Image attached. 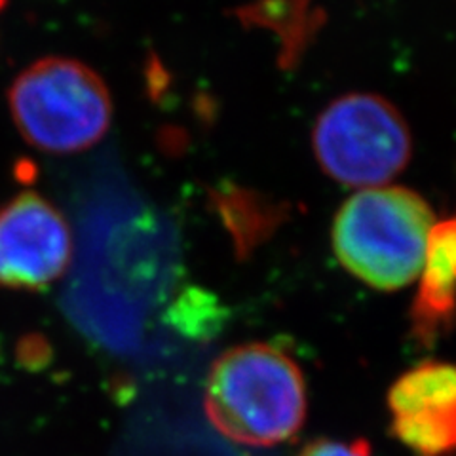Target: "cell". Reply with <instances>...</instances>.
I'll use <instances>...</instances> for the list:
<instances>
[{
	"label": "cell",
	"mask_w": 456,
	"mask_h": 456,
	"mask_svg": "<svg viewBox=\"0 0 456 456\" xmlns=\"http://www.w3.org/2000/svg\"><path fill=\"white\" fill-rule=\"evenodd\" d=\"M206 415L217 430L253 447L291 439L306 417V387L298 365L281 350L251 342L213 362L204 395Z\"/></svg>",
	"instance_id": "obj_1"
},
{
	"label": "cell",
	"mask_w": 456,
	"mask_h": 456,
	"mask_svg": "<svg viewBox=\"0 0 456 456\" xmlns=\"http://www.w3.org/2000/svg\"><path fill=\"white\" fill-rule=\"evenodd\" d=\"M434 211L415 191L370 187L355 192L333 223V249L350 274L382 291L415 280L424 265Z\"/></svg>",
	"instance_id": "obj_2"
},
{
	"label": "cell",
	"mask_w": 456,
	"mask_h": 456,
	"mask_svg": "<svg viewBox=\"0 0 456 456\" xmlns=\"http://www.w3.org/2000/svg\"><path fill=\"white\" fill-rule=\"evenodd\" d=\"M8 109L20 135L48 154L88 151L112 122V99L92 67L50 55L25 67L8 90Z\"/></svg>",
	"instance_id": "obj_3"
},
{
	"label": "cell",
	"mask_w": 456,
	"mask_h": 456,
	"mask_svg": "<svg viewBox=\"0 0 456 456\" xmlns=\"http://www.w3.org/2000/svg\"><path fill=\"white\" fill-rule=\"evenodd\" d=\"M312 147L320 167L346 187H382L411 160L407 120L387 97L346 94L318 117Z\"/></svg>",
	"instance_id": "obj_4"
},
{
	"label": "cell",
	"mask_w": 456,
	"mask_h": 456,
	"mask_svg": "<svg viewBox=\"0 0 456 456\" xmlns=\"http://www.w3.org/2000/svg\"><path fill=\"white\" fill-rule=\"evenodd\" d=\"M73 256L70 228L50 200L25 191L0 206V285L37 291L55 281Z\"/></svg>",
	"instance_id": "obj_5"
},
{
	"label": "cell",
	"mask_w": 456,
	"mask_h": 456,
	"mask_svg": "<svg viewBox=\"0 0 456 456\" xmlns=\"http://www.w3.org/2000/svg\"><path fill=\"white\" fill-rule=\"evenodd\" d=\"M392 432L415 456H451L456 444L454 367L424 362L388 392Z\"/></svg>",
	"instance_id": "obj_6"
},
{
	"label": "cell",
	"mask_w": 456,
	"mask_h": 456,
	"mask_svg": "<svg viewBox=\"0 0 456 456\" xmlns=\"http://www.w3.org/2000/svg\"><path fill=\"white\" fill-rule=\"evenodd\" d=\"M454 221L436 223L428 251L424 256V270L420 274L419 293L411 306V335L422 346L447 335L454 318Z\"/></svg>",
	"instance_id": "obj_7"
},
{
	"label": "cell",
	"mask_w": 456,
	"mask_h": 456,
	"mask_svg": "<svg viewBox=\"0 0 456 456\" xmlns=\"http://www.w3.org/2000/svg\"><path fill=\"white\" fill-rule=\"evenodd\" d=\"M298 456H373L365 439L335 441V439H316L308 444Z\"/></svg>",
	"instance_id": "obj_8"
},
{
	"label": "cell",
	"mask_w": 456,
	"mask_h": 456,
	"mask_svg": "<svg viewBox=\"0 0 456 456\" xmlns=\"http://www.w3.org/2000/svg\"><path fill=\"white\" fill-rule=\"evenodd\" d=\"M4 3H6V0H0V8H3V6H4Z\"/></svg>",
	"instance_id": "obj_9"
}]
</instances>
